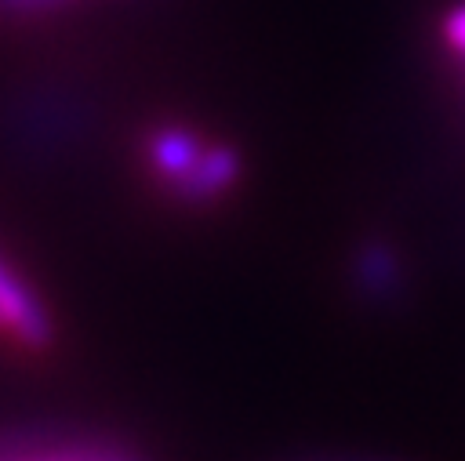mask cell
Instances as JSON below:
<instances>
[{
  "label": "cell",
  "mask_w": 465,
  "mask_h": 461,
  "mask_svg": "<svg viewBox=\"0 0 465 461\" xmlns=\"http://www.w3.org/2000/svg\"><path fill=\"white\" fill-rule=\"evenodd\" d=\"M0 334L25 352H44L54 341V323L40 294L0 258Z\"/></svg>",
  "instance_id": "cell-1"
},
{
  "label": "cell",
  "mask_w": 465,
  "mask_h": 461,
  "mask_svg": "<svg viewBox=\"0 0 465 461\" xmlns=\"http://www.w3.org/2000/svg\"><path fill=\"white\" fill-rule=\"evenodd\" d=\"M203 138L185 127V123H163V127H153L149 138H145V160L153 167L156 178H163L171 189L196 167L200 152H203Z\"/></svg>",
  "instance_id": "cell-2"
},
{
  "label": "cell",
  "mask_w": 465,
  "mask_h": 461,
  "mask_svg": "<svg viewBox=\"0 0 465 461\" xmlns=\"http://www.w3.org/2000/svg\"><path fill=\"white\" fill-rule=\"evenodd\" d=\"M240 178V152L232 145H218V142H207L196 167L174 185V196L185 200V203H207V200H218L222 192H229Z\"/></svg>",
  "instance_id": "cell-3"
},
{
  "label": "cell",
  "mask_w": 465,
  "mask_h": 461,
  "mask_svg": "<svg viewBox=\"0 0 465 461\" xmlns=\"http://www.w3.org/2000/svg\"><path fill=\"white\" fill-rule=\"evenodd\" d=\"M360 276H363V283L371 287V290H378V294H385L389 290V280H396V265L389 261V254L378 247H371L363 258H360Z\"/></svg>",
  "instance_id": "cell-4"
}]
</instances>
